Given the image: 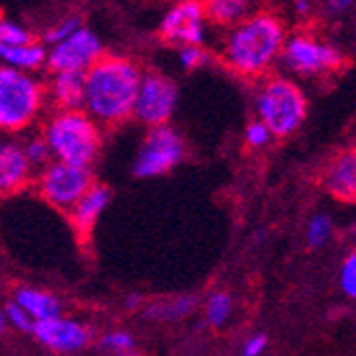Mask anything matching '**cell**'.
I'll use <instances>...</instances> for the list:
<instances>
[{
	"label": "cell",
	"instance_id": "1",
	"mask_svg": "<svg viewBox=\"0 0 356 356\" xmlns=\"http://www.w3.org/2000/svg\"><path fill=\"white\" fill-rule=\"evenodd\" d=\"M288 39L284 19L269 9H254L237 26L222 32L218 56L231 73L258 81L271 75Z\"/></svg>",
	"mask_w": 356,
	"mask_h": 356
},
{
	"label": "cell",
	"instance_id": "2",
	"mask_svg": "<svg viewBox=\"0 0 356 356\" xmlns=\"http://www.w3.org/2000/svg\"><path fill=\"white\" fill-rule=\"evenodd\" d=\"M141 67L126 56L105 54L83 73V111L103 126H120L133 118Z\"/></svg>",
	"mask_w": 356,
	"mask_h": 356
},
{
	"label": "cell",
	"instance_id": "3",
	"mask_svg": "<svg viewBox=\"0 0 356 356\" xmlns=\"http://www.w3.org/2000/svg\"><path fill=\"white\" fill-rule=\"evenodd\" d=\"M41 137L54 160L83 169L92 167L103 145L101 126L83 109L54 111L43 126Z\"/></svg>",
	"mask_w": 356,
	"mask_h": 356
},
{
	"label": "cell",
	"instance_id": "4",
	"mask_svg": "<svg viewBox=\"0 0 356 356\" xmlns=\"http://www.w3.org/2000/svg\"><path fill=\"white\" fill-rule=\"evenodd\" d=\"M254 109L256 120L263 122L273 137H290L307 118V96L295 79L267 75L258 79Z\"/></svg>",
	"mask_w": 356,
	"mask_h": 356
},
{
	"label": "cell",
	"instance_id": "5",
	"mask_svg": "<svg viewBox=\"0 0 356 356\" xmlns=\"http://www.w3.org/2000/svg\"><path fill=\"white\" fill-rule=\"evenodd\" d=\"M47 103L45 83L30 73L0 64V133H22L35 124Z\"/></svg>",
	"mask_w": 356,
	"mask_h": 356
},
{
	"label": "cell",
	"instance_id": "6",
	"mask_svg": "<svg viewBox=\"0 0 356 356\" xmlns=\"http://www.w3.org/2000/svg\"><path fill=\"white\" fill-rule=\"evenodd\" d=\"M280 60L290 73L301 77H329L346 67V56L309 30L288 35Z\"/></svg>",
	"mask_w": 356,
	"mask_h": 356
},
{
	"label": "cell",
	"instance_id": "7",
	"mask_svg": "<svg viewBox=\"0 0 356 356\" xmlns=\"http://www.w3.org/2000/svg\"><path fill=\"white\" fill-rule=\"evenodd\" d=\"M184 156H186V145L175 128H171L169 124L156 126L149 128L145 141L141 143L133 171L137 177L143 179L165 175L181 163Z\"/></svg>",
	"mask_w": 356,
	"mask_h": 356
},
{
	"label": "cell",
	"instance_id": "8",
	"mask_svg": "<svg viewBox=\"0 0 356 356\" xmlns=\"http://www.w3.org/2000/svg\"><path fill=\"white\" fill-rule=\"evenodd\" d=\"M92 173L83 167H73L67 163H51L39 171L37 188L41 197L56 209L71 211V207L92 188Z\"/></svg>",
	"mask_w": 356,
	"mask_h": 356
},
{
	"label": "cell",
	"instance_id": "9",
	"mask_svg": "<svg viewBox=\"0 0 356 356\" xmlns=\"http://www.w3.org/2000/svg\"><path fill=\"white\" fill-rule=\"evenodd\" d=\"M177 101H179V92L175 81L165 73L147 71L143 73L137 90L133 118H137L141 124L149 128L167 126L177 109Z\"/></svg>",
	"mask_w": 356,
	"mask_h": 356
},
{
	"label": "cell",
	"instance_id": "10",
	"mask_svg": "<svg viewBox=\"0 0 356 356\" xmlns=\"http://www.w3.org/2000/svg\"><path fill=\"white\" fill-rule=\"evenodd\" d=\"M101 37L88 26L47 47V69L51 73H86L105 56Z\"/></svg>",
	"mask_w": 356,
	"mask_h": 356
},
{
	"label": "cell",
	"instance_id": "11",
	"mask_svg": "<svg viewBox=\"0 0 356 356\" xmlns=\"http://www.w3.org/2000/svg\"><path fill=\"white\" fill-rule=\"evenodd\" d=\"M209 32L211 26L203 13L201 3H173L158 24L160 39L173 47H205Z\"/></svg>",
	"mask_w": 356,
	"mask_h": 356
},
{
	"label": "cell",
	"instance_id": "12",
	"mask_svg": "<svg viewBox=\"0 0 356 356\" xmlns=\"http://www.w3.org/2000/svg\"><path fill=\"white\" fill-rule=\"evenodd\" d=\"M32 335L37 337V341L41 346H45L47 350H51L56 354L79 352L92 339V333L83 322L73 320V318H64L62 314L41 320V322H35Z\"/></svg>",
	"mask_w": 356,
	"mask_h": 356
},
{
	"label": "cell",
	"instance_id": "13",
	"mask_svg": "<svg viewBox=\"0 0 356 356\" xmlns=\"http://www.w3.org/2000/svg\"><path fill=\"white\" fill-rule=\"evenodd\" d=\"M32 177V169L19 141L0 133V197L19 192Z\"/></svg>",
	"mask_w": 356,
	"mask_h": 356
},
{
	"label": "cell",
	"instance_id": "14",
	"mask_svg": "<svg viewBox=\"0 0 356 356\" xmlns=\"http://www.w3.org/2000/svg\"><path fill=\"white\" fill-rule=\"evenodd\" d=\"M325 188L341 203H356V147H348L329 160L325 169Z\"/></svg>",
	"mask_w": 356,
	"mask_h": 356
},
{
	"label": "cell",
	"instance_id": "15",
	"mask_svg": "<svg viewBox=\"0 0 356 356\" xmlns=\"http://www.w3.org/2000/svg\"><path fill=\"white\" fill-rule=\"evenodd\" d=\"M109 201H111L109 188H105L101 184H92V188L71 207L69 218H71V222H73V226L77 229L79 235H90L94 224L99 222L101 213L107 209Z\"/></svg>",
	"mask_w": 356,
	"mask_h": 356
},
{
	"label": "cell",
	"instance_id": "16",
	"mask_svg": "<svg viewBox=\"0 0 356 356\" xmlns=\"http://www.w3.org/2000/svg\"><path fill=\"white\" fill-rule=\"evenodd\" d=\"M0 64L7 69L37 75L41 69H47V45L39 39H30L19 45L0 47Z\"/></svg>",
	"mask_w": 356,
	"mask_h": 356
},
{
	"label": "cell",
	"instance_id": "17",
	"mask_svg": "<svg viewBox=\"0 0 356 356\" xmlns=\"http://www.w3.org/2000/svg\"><path fill=\"white\" fill-rule=\"evenodd\" d=\"M47 101L56 105V111H71L83 107V75L81 73H51L45 83Z\"/></svg>",
	"mask_w": 356,
	"mask_h": 356
},
{
	"label": "cell",
	"instance_id": "18",
	"mask_svg": "<svg viewBox=\"0 0 356 356\" xmlns=\"http://www.w3.org/2000/svg\"><path fill=\"white\" fill-rule=\"evenodd\" d=\"M201 7L209 26L224 32L254 11V0H201Z\"/></svg>",
	"mask_w": 356,
	"mask_h": 356
},
{
	"label": "cell",
	"instance_id": "19",
	"mask_svg": "<svg viewBox=\"0 0 356 356\" xmlns=\"http://www.w3.org/2000/svg\"><path fill=\"white\" fill-rule=\"evenodd\" d=\"M13 303L19 305L35 322L60 316V301L54 295L45 293V290H39V288H28V286L17 288Z\"/></svg>",
	"mask_w": 356,
	"mask_h": 356
},
{
	"label": "cell",
	"instance_id": "20",
	"mask_svg": "<svg viewBox=\"0 0 356 356\" xmlns=\"http://www.w3.org/2000/svg\"><path fill=\"white\" fill-rule=\"evenodd\" d=\"M194 303H197V299H194V297L181 295V297H175V299L152 303L145 314H147V318L163 320V322H167V320H179V318H186L194 309Z\"/></svg>",
	"mask_w": 356,
	"mask_h": 356
},
{
	"label": "cell",
	"instance_id": "21",
	"mask_svg": "<svg viewBox=\"0 0 356 356\" xmlns=\"http://www.w3.org/2000/svg\"><path fill=\"white\" fill-rule=\"evenodd\" d=\"M79 28H83V19H81V15H77V13L62 15L60 19H56V22L45 30L43 43H45L47 47H49V45H56V43H60L62 39L71 37L73 32H77Z\"/></svg>",
	"mask_w": 356,
	"mask_h": 356
},
{
	"label": "cell",
	"instance_id": "22",
	"mask_svg": "<svg viewBox=\"0 0 356 356\" xmlns=\"http://www.w3.org/2000/svg\"><path fill=\"white\" fill-rule=\"evenodd\" d=\"M30 39H35V35L30 32V28H26L22 22H15L11 17L0 15V47L19 45V43L30 41Z\"/></svg>",
	"mask_w": 356,
	"mask_h": 356
},
{
	"label": "cell",
	"instance_id": "23",
	"mask_svg": "<svg viewBox=\"0 0 356 356\" xmlns=\"http://www.w3.org/2000/svg\"><path fill=\"white\" fill-rule=\"evenodd\" d=\"M231 312H233V301H231L229 295H226V293L209 295L207 305H205V316L209 320V325H213V327L226 325V320L231 318Z\"/></svg>",
	"mask_w": 356,
	"mask_h": 356
},
{
	"label": "cell",
	"instance_id": "24",
	"mask_svg": "<svg viewBox=\"0 0 356 356\" xmlns=\"http://www.w3.org/2000/svg\"><path fill=\"white\" fill-rule=\"evenodd\" d=\"M22 147H24V156H26V160H28V165H30L32 171L45 169L54 160L43 137H32L26 143H22Z\"/></svg>",
	"mask_w": 356,
	"mask_h": 356
},
{
	"label": "cell",
	"instance_id": "25",
	"mask_svg": "<svg viewBox=\"0 0 356 356\" xmlns=\"http://www.w3.org/2000/svg\"><path fill=\"white\" fill-rule=\"evenodd\" d=\"M99 346H101V350L115 356V354H124V352H133L135 350V337L124 329H113V331H107L99 339Z\"/></svg>",
	"mask_w": 356,
	"mask_h": 356
},
{
	"label": "cell",
	"instance_id": "26",
	"mask_svg": "<svg viewBox=\"0 0 356 356\" xmlns=\"http://www.w3.org/2000/svg\"><path fill=\"white\" fill-rule=\"evenodd\" d=\"M177 64L186 71V73H192V71H199L203 69L207 60H209V51L207 47H197V45H188V47H177Z\"/></svg>",
	"mask_w": 356,
	"mask_h": 356
},
{
	"label": "cell",
	"instance_id": "27",
	"mask_svg": "<svg viewBox=\"0 0 356 356\" xmlns=\"http://www.w3.org/2000/svg\"><path fill=\"white\" fill-rule=\"evenodd\" d=\"M331 237V220L327 216H316L307 226V241L314 248L325 245Z\"/></svg>",
	"mask_w": 356,
	"mask_h": 356
},
{
	"label": "cell",
	"instance_id": "28",
	"mask_svg": "<svg viewBox=\"0 0 356 356\" xmlns=\"http://www.w3.org/2000/svg\"><path fill=\"white\" fill-rule=\"evenodd\" d=\"M271 139H273V135L269 133V128H267L263 122L254 120V122H250V124L245 126V143H248L250 147L261 149V147H265Z\"/></svg>",
	"mask_w": 356,
	"mask_h": 356
},
{
	"label": "cell",
	"instance_id": "29",
	"mask_svg": "<svg viewBox=\"0 0 356 356\" xmlns=\"http://www.w3.org/2000/svg\"><path fill=\"white\" fill-rule=\"evenodd\" d=\"M5 316H7V325L24 331V333H32V327H35V320H32L19 305H15L13 301L5 307Z\"/></svg>",
	"mask_w": 356,
	"mask_h": 356
},
{
	"label": "cell",
	"instance_id": "30",
	"mask_svg": "<svg viewBox=\"0 0 356 356\" xmlns=\"http://www.w3.org/2000/svg\"><path fill=\"white\" fill-rule=\"evenodd\" d=\"M341 288L348 297L356 299V250L346 258L341 267Z\"/></svg>",
	"mask_w": 356,
	"mask_h": 356
},
{
	"label": "cell",
	"instance_id": "31",
	"mask_svg": "<svg viewBox=\"0 0 356 356\" xmlns=\"http://www.w3.org/2000/svg\"><path fill=\"white\" fill-rule=\"evenodd\" d=\"M265 348H267V337H265V335H252V337L243 343L241 354H243V356H261V354L265 352Z\"/></svg>",
	"mask_w": 356,
	"mask_h": 356
},
{
	"label": "cell",
	"instance_id": "32",
	"mask_svg": "<svg viewBox=\"0 0 356 356\" xmlns=\"http://www.w3.org/2000/svg\"><path fill=\"white\" fill-rule=\"evenodd\" d=\"M356 3V0H327V9H329V13H343V11H348L352 5Z\"/></svg>",
	"mask_w": 356,
	"mask_h": 356
},
{
	"label": "cell",
	"instance_id": "33",
	"mask_svg": "<svg viewBox=\"0 0 356 356\" xmlns=\"http://www.w3.org/2000/svg\"><path fill=\"white\" fill-rule=\"evenodd\" d=\"M312 0H295V13L301 17H309L312 15Z\"/></svg>",
	"mask_w": 356,
	"mask_h": 356
},
{
	"label": "cell",
	"instance_id": "34",
	"mask_svg": "<svg viewBox=\"0 0 356 356\" xmlns=\"http://www.w3.org/2000/svg\"><path fill=\"white\" fill-rule=\"evenodd\" d=\"M7 316H5V309H0V333L3 331H7Z\"/></svg>",
	"mask_w": 356,
	"mask_h": 356
},
{
	"label": "cell",
	"instance_id": "35",
	"mask_svg": "<svg viewBox=\"0 0 356 356\" xmlns=\"http://www.w3.org/2000/svg\"><path fill=\"white\" fill-rule=\"evenodd\" d=\"M115 356H143V354H139V352H124V354H115Z\"/></svg>",
	"mask_w": 356,
	"mask_h": 356
},
{
	"label": "cell",
	"instance_id": "36",
	"mask_svg": "<svg viewBox=\"0 0 356 356\" xmlns=\"http://www.w3.org/2000/svg\"><path fill=\"white\" fill-rule=\"evenodd\" d=\"M169 3H201V0H169Z\"/></svg>",
	"mask_w": 356,
	"mask_h": 356
},
{
	"label": "cell",
	"instance_id": "37",
	"mask_svg": "<svg viewBox=\"0 0 356 356\" xmlns=\"http://www.w3.org/2000/svg\"><path fill=\"white\" fill-rule=\"evenodd\" d=\"M352 233H354V237H356V222H354V229H352Z\"/></svg>",
	"mask_w": 356,
	"mask_h": 356
}]
</instances>
